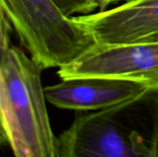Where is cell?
I'll use <instances>...</instances> for the list:
<instances>
[{"label": "cell", "mask_w": 158, "mask_h": 157, "mask_svg": "<svg viewBox=\"0 0 158 157\" xmlns=\"http://www.w3.org/2000/svg\"><path fill=\"white\" fill-rule=\"evenodd\" d=\"M0 31L1 142L15 157H57L41 74L44 70Z\"/></svg>", "instance_id": "1"}, {"label": "cell", "mask_w": 158, "mask_h": 157, "mask_svg": "<svg viewBox=\"0 0 158 157\" xmlns=\"http://www.w3.org/2000/svg\"><path fill=\"white\" fill-rule=\"evenodd\" d=\"M157 152V90L78 113L57 138V157H154Z\"/></svg>", "instance_id": "2"}, {"label": "cell", "mask_w": 158, "mask_h": 157, "mask_svg": "<svg viewBox=\"0 0 158 157\" xmlns=\"http://www.w3.org/2000/svg\"><path fill=\"white\" fill-rule=\"evenodd\" d=\"M0 11L43 69L65 67L96 43L93 34L67 16L55 0H0Z\"/></svg>", "instance_id": "3"}, {"label": "cell", "mask_w": 158, "mask_h": 157, "mask_svg": "<svg viewBox=\"0 0 158 157\" xmlns=\"http://www.w3.org/2000/svg\"><path fill=\"white\" fill-rule=\"evenodd\" d=\"M57 75L62 81L118 79L158 91V43H95L75 61L59 68Z\"/></svg>", "instance_id": "4"}, {"label": "cell", "mask_w": 158, "mask_h": 157, "mask_svg": "<svg viewBox=\"0 0 158 157\" xmlns=\"http://www.w3.org/2000/svg\"><path fill=\"white\" fill-rule=\"evenodd\" d=\"M73 18L96 43H158V0H127L114 8Z\"/></svg>", "instance_id": "5"}, {"label": "cell", "mask_w": 158, "mask_h": 157, "mask_svg": "<svg viewBox=\"0 0 158 157\" xmlns=\"http://www.w3.org/2000/svg\"><path fill=\"white\" fill-rule=\"evenodd\" d=\"M147 90L137 82L109 78L64 80L44 89L46 101L53 105L79 112L105 109L135 98Z\"/></svg>", "instance_id": "6"}, {"label": "cell", "mask_w": 158, "mask_h": 157, "mask_svg": "<svg viewBox=\"0 0 158 157\" xmlns=\"http://www.w3.org/2000/svg\"><path fill=\"white\" fill-rule=\"evenodd\" d=\"M62 11L69 17L75 14L86 15L98 8L95 0H55Z\"/></svg>", "instance_id": "7"}, {"label": "cell", "mask_w": 158, "mask_h": 157, "mask_svg": "<svg viewBox=\"0 0 158 157\" xmlns=\"http://www.w3.org/2000/svg\"><path fill=\"white\" fill-rule=\"evenodd\" d=\"M118 1H127V0H108V1H107V6H109L110 4H113V3L118 2Z\"/></svg>", "instance_id": "8"}, {"label": "cell", "mask_w": 158, "mask_h": 157, "mask_svg": "<svg viewBox=\"0 0 158 157\" xmlns=\"http://www.w3.org/2000/svg\"><path fill=\"white\" fill-rule=\"evenodd\" d=\"M154 157H158V152L157 153H156V155H155V156Z\"/></svg>", "instance_id": "9"}]
</instances>
